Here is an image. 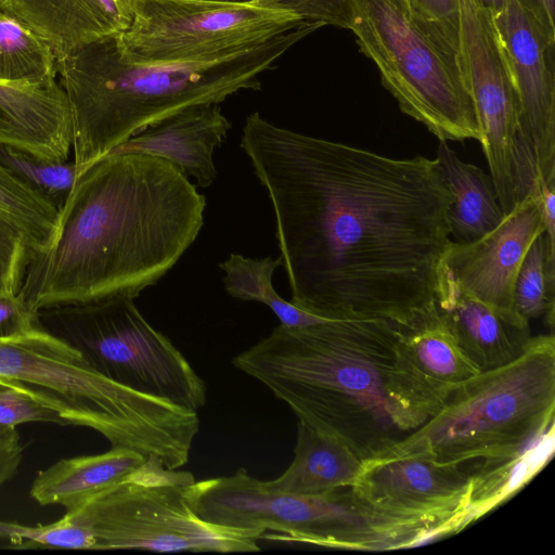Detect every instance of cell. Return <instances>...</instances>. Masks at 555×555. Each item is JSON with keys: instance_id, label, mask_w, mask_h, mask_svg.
Returning <instances> with one entry per match:
<instances>
[{"instance_id": "1", "label": "cell", "mask_w": 555, "mask_h": 555, "mask_svg": "<svg viewBox=\"0 0 555 555\" xmlns=\"http://www.w3.org/2000/svg\"><path fill=\"white\" fill-rule=\"evenodd\" d=\"M292 299L325 319L401 321L435 299L452 194L436 159L391 158L246 117Z\"/></svg>"}, {"instance_id": "2", "label": "cell", "mask_w": 555, "mask_h": 555, "mask_svg": "<svg viewBox=\"0 0 555 555\" xmlns=\"http://www.w3.org/2000/svg\"><path fill=\"white\" fill-rule=\"evenodd\" d=\"M206 198L170 162L111 152L76 176L50 244L31 256L18 298L56 306L137 298L196 240Z\"/></svg>"}, {"instance_id": "3", "label": "cell", "mask_w": 555, "mask_h": 555, "mask_svg": "<svg viewBox=\"0 0 555 555\" xmlns=\"http://www.w3.org/2000/svg\"><path fill=\"white\" fill-rule=\"evenodd\" d=\"M232 364L285 402L299 422L363 463L384 457L442 406L401 349L396 321L280 324Z\"/></svg>"}, {"instance_id": "4", "label": "cell", "mask_w": 555, "mask_h": 555, "mask_svg": "<svg viewBox=\"0 0 555 555\" xmlns=\"http://www.w3.org/2000/svg\"><path fill=\"white\" fill-rule=\"evenodd\" d=\"M320 23L296 28L255 48L211 60L141 63L128 59L119 34L56 59L66 95L77 175L147 127L188 107L219 104L258 90V76Z\"/></svg>"}, {"instance_id": "5", "label": "cell", "mask_w": 555, "mask_h": 555, "mask_svg": "<svg viewBox=\"0 0 555 555\" xmlns=\"http://www.w3.org/2000/svg\"><path fill=\"white\" fill-rule=\"evenodd\" d=\"M0 380L27 385L53 399L69 425L90 428L111 447L156 455L166 467L189 462L197 412L119 385L37 323L0 337Z\"/></svg>"}, {"instance_id": "6", "label": "cell", "mask_w": 555, "mask_h": 555, "mask_svg": "<svg viewBox=\"0 0 555 555\" xmlns=\"http://www.w3.org/2000/svg\"><path fill=\"white\" fill-rule=\"evenodd\" d=\"M555 423V339L531 337L514 361L479 372L385 456L415 454L446 465L514 452ZM384 456V457H385Z\"/></svg>"}, {"instance_id": "7", "label": "cell", "mask_w": 555, "mask_h": 555, "mask_svg": "<svg viewBox=\"0 0 555 555\" xmlns=\"http://www.w3.org/2000/svg\"><path fill=\"white\" fill-rule=\"evenodd\" d=\"M184 494L203 520L257 532L261 540L384 551L421 545L428 532L424 522L376 512L351 487L323 495L279 493L243 467L186 485Z\"/></svg>"}, {"instance_id": "8", "label": "cell", "mask_w": 555, "mask_h": 555, "mask_svg": "<svg viewBox=\"0 0 555 555\" xmlns=\"http://www.w3.org/2000/svg\"><path fill=\"white\" fill-rule=\"evenodd\" d=\"M351 31L400 109L439 142L480 140L459 55L406 0H353Z\"/></svg>"}, {"instance_id": "9", "label": "cell", "mask_w": 555, "mask_h": 555, "mask_svg": "<svg viewBox=\"0 0 555 555\" xmlns=\"http://www.w3.org/2000/svg\"><path fill=\"white\" fill-rule=\"evenodd\" d=\"M190 472L168 468L156 456L121 481L67 512L95 539V550H142L160 553L259 551L260 534L209 524L186 502Z\"/></svg>"}, {"instance_id": "10", "label": "cell", "mask_w": 555, "mask_h": 555, "mask_svg": "<svg viewBox=\"0 0 555 555\" xmlns=\"http://www.w3.org/2000/svg\"><path fill=\"white\" fill-rule=\"evenodd\" d=\"M36 323L119 385L195 412L206 403L205 382L143 318L133 298L44 308L36 313Z\"/></svg>"}, {"instance_id": "11", "label": "cell", "mask_w": 555, "mask_h": 555, "mask_svg": "<svg viewBox=\"0 0 555 555\" xmlns=\"http://www.w3.org/2000/svg\"><path fill=\"white\" fill-rule=\"evenodd\" d=\"M133 18L119 34L124 54L141 63L211 60L235 54L296 28L295 15L247 3L132 0Z\"/></svg>"}, {"instance_id": "12", "label": "cell", "mask_w": 555, "mask_h": 555, "mask_svg": "<svg viewBox=\"0 0 555 555\" xmlns=\"http://www.w3.org/2000/svg\"><path fill=\"white\" fill-rule=\"evenodd\" d=\"M459 59L473 98L482 152L504 214L517 203L514 152L519 131L518 102L494 22L476 0H459Z\"/></svg>"}, {"instance_id": "13", "label": "cell", "mask_w": 555, "mask_h": 555, "mask_svg": "<svg viewBox=\"0 0 555 555\" xmlns=\"http://www.w3.org/2000/svg\"><path fill=\"white\" fill-rule=\"evenodd\" d=\"M415 455H393L365 462L351 487L376 512L408 520L464 529L469 473Z\"/></svg>"}, {"instance_id": "14", "label": "cell", "mask_w": 555, "mask_h": 555, "mask_svg": "<svg viewBox=\"0 0 555 555\" xmlns=\"http://www.w3.org/2000/svg\"><path fill=\"white\" fill-rule=\"evenodd\" d=\"M494 22L518 102L520 137L532 150L541 180H555V39L509 0Z\"/></svg>"}, {"instance_id": "15", "label": "cell", "mask_w": 555, "mask_h": 555, "mask_svg": "<svg viewBox=\"0 0 555 555\" xmlns=\"http://www.w3.org/2000/svg\"><path fill=\"white\" fill-rule=\"evenodd\" d=\"M542 233L540 206L526 197L480 238L451 240L440 263L470 295L508 318L527 322L514 309V286L531 243Z\"/></svg>"}, {"instance_id": "16", "label": "cell", "mask_w": 555, "mask_h": 555, "mask_svg": "<svg viewBox=\"0 0 555 555\" xmlns=\"http://www.w3.org/2000/svg\"><path fill=\"white\" fill-rule=\"evenodd\" d=\"M435 302L460 348L480 372L514 361L531 339L529 323L508 318L470 295L441 263Z\"/></svg>"}, {"instance_id": "17", "label": "cell", "mask_w": 555, "mask_h": 555, "mask_svg": "<svg viewBox=\"0 0 555 555\" xmlns=\"http://www.w3.org/2000/svg\"><path fill=\"white\" fill-rule=\"evenodd\" d=\"M231 122L219 104H201L176 113L137 133L112 152H138L162 157L178 167L196 186L217 178L215 150L227 140Z\"/></svg>"}, {"instance_id": "18", "label": "cell", "mask_w": 555, "mask_h": 555, "mask_svg": "<svg viewBox=\"0 0 555 555\" xmlns=\"http://www.w3.org/2000/svg\"><path fill=\"white\" fill-rule=\"evenodd\" d=\"M72 144L69 107L60 82H0V145L64 160Z\"/></svg>"}, {"instance_id": "19", "label": "cell", "mask_w": 555, "mask_h": 555, "mask_svg": "<svg viewBox=\"0 0 555 555\" xmlns=\"http://www.w3.org/2000/svg\"><path fill=\"white\" fill-rule=\"evenodd\" d=\"M0 9L47 41L56 59L122 34L133 18L132 0H0Z\"/></svg>"}, {"instance_id": "20", "label": "cell", "mask_w": 555, "mask_h": 555, "mask_svg": "<svg viewBox=\"0 0 555 555\" xmlns=\"http://www.w3.org/2000/svg\"><path fill=\"white\" fill-rule=\"evenodd\" d=\"M396 324L404 356L442 404L455 388L480 372L460 348L435 299Z\"/></svg>"}, {"instance_id": "21", "label": "cell", "mask_w": 555, "mask_h": 555, "mask_svg": "<svg viewBox=\"0 0 555 555\" xmlns=\"http://www.w3.org/2000/svg\"><path fill=\"white\" fill-rule=\"evenodd\" d=\"M146 457L134 449L118 446L100 454L61 459L36 475L29 495L42 506L60 505L65 513L72 512L121 481Z\"/></svg>"}, {"instance_id": "22", "label": "cell", "mask_w": 555, "mask_h": 555, "mask_svg": "<svg viewBox=\"0 0 555 555\" xmlns=\"http://www.w3.org/2000/svg\"><path fill=\"white\" fill-rule=\"evenodd\" d=\"M363 465L344 443L298 421L293 462L280 477L262 482L273 492L323 495L352 487Z\"/></svg>"}, {"instance_id": "23", "label": "cell", "mask_w": 555, "mask_h": 555, "mask_svg": "<svg viewBox=\"0 0 555 555\" xmlns=\"http://www.w3.org/2000/svg\"><path fill=\"white\" fill-rule=\"evenodd\" d=\"M435 159L453 198L448 211L451 240L473 242L499 225L505 215L491 176L463 162L447 142H439Z\"/></svg>"}, {"instance_id": "24", "label": "cell", "mask_w": 555, "mask_h": 555, "mask_svg": "<svg viewBox=\"0 0 555 555\" xmlns=\"http://www.w3.org/2000/svg\"><path fill=\"white\" fill-rule=\"evenodd\" d=\"M554 449L555 423L518 450L481 460L469 473L464 527L524 488L550 462Z\"/></svg>"}, {"instance_id": "25", "label": "cell", "mask_w": 555, "mask_h": 555, "mask_svg": "<svg viewBox=\"0 0 555 555\" xmlns=\"http://www.w3.org/2000/svg\"><path fill=\"white\" fill-rule=\"evenodd\" d=\"M282 266L281 257L267 256L261 259L231 254L219 264L224 272L223 285L233 298L246 301H258L268 306L282 325L298 327L327 320L293 305L278 295L273 287L272 276Z\"/></svg>"}, {"instance_id": "26", "label": "cell", "mask_w": 555, "mask_h": 555, "mask_svg": "<svg viewBox=\"0 0 555 555\" xmlns=\"http://www.w3.org/2000/svg\"><path fill=\"white\" fill-rule=\"evenodd\" d=\"M50 44L20 20L0 11V82L48 85L57 81Z\"/></svg>"}, {"instance_id": "27", "label": "cell", "mask_w": 555, "mask_h": 555, "mask_svg": "<svg viewBox=\"0 0 555 555\" xmlns=\"http://www.w3.org/2000/svg\"><path fill=\"white\" fill-rule=\"evenodd\" d=\"M59 210L40 198L0 164V214L25 235L33 255L52 241Z\"/></svg>"}, {"instance_id": "28", "label": "cell", "mask_w": 555, "mask_h": 555, "mask_svg": "<svg viewBox=\"0 0 555 555\" xmlns=\"http://www.w3.org/2000/svg\"><path fill=\"white\" fill-rule=\"evenodd\" d=\"M0 164L57 210L70 193L77 176L74 159H48L10 145H0Z\"/></svg>"}, {"instance_id": "29", "label": "cell", "mask_w": 555, "mask_h": 555, "mask_svg": "<svg viewBox=\"0 0 555 555\" xmlns=\"http://www.w3.org/2000/svg\"><path fill=\"white\" fill-rule=\"evenodd\" d=\"M555 246L547 243L544 233L531 243L516 276L514 286V309L525 321L545 315L553 330L554 293L547 287L545 262L547 250Z\"/></svg>"}, {"instance_id": "30", "label": "cell", "mask_w": 555, "mask_h": 555, "mask_svg": "<svg viewBox=\"0 0 555 555\" xmlns=\"http://www.w3.org/2000/svg\"><path fill=\"white\" fill-rule=\"evenodd\" d=\"M0 539L23 547L95 550L92 532L66 513L48 525L25 526L0 520Z\"/></svg>"}, {"instance_id": "31", "label": "cell", "mask_w": 555, "mask_h": 555, "mask_svg": "<svg viewBox=\"0 0 555 555\" xmlns=\"http://www.w3.org/2000/svg\"><path fill=\"white\" fill-rule=\"evenodd\" d=\"M25 423L69 425L61 406L36 389L12 384L0 388V429Z\"/></svg>"}, {"instance_id": "32", "label": "cell", "mask_w": 555, "mask_h": 555, "mask_svg": "<svg viewBox=\"0 0 555 555\" xmlns=\"http://www.w3.org/2000/svg\"><path fill=\"white\" fill-rule=\"evenodd\" d=\"M31 256L23 232L0 214V293L17 295Z\"/></svg>"}, {"instance_id": "33", "label": "cell", "mask_w": 555, "mask_h": 555, "mask_svg": "<svg viewBox=\"0 0 555 555\" xmlns=\"http://www.w3.org/2000/svg\"><path fill=\"white\" fill-rule=\"evenodd\" d=\"M253 4L288 12L300 21L346 29H351L353 22V0H257Z\"/></svg>"}, {"instance_id": "34", "label": "cell", "mask_w": 555, "mask_h": 555, "mask_svg": "<svg viewBox=\"0 0 555 555\" xmlns=\"http://www.w3.org/2000/svg\"><path fill=\"white\" fill-rule=\"evenodd\" d=\"M412 11L459 55V0H406Z\"/></svg>"}, {"instance_id": "35", "label": "cell", "mask_w": 555, "mask_h": 555, "mask_svg": "<svg viewBox=\"0 0 555 555\" xmlns=\"http://www.w3.org/2000/svg\"><path fill=\"white\" fill-rule=\"evenodd\" d=\"M36 325L34 314L17 295L0 293V337L23 334Z\"/></svg>"}, {"instance_id": "36", "label": "cell", "mask_w": 555, "mask_h": 555, "mask_svg": "<svg viewBox=\"0 0 555 555\" xmlns=\"http://www.w3.org/2000/svg\"><path fill=\"white\" fill-rule=\"evenodd\" d=\"M24 449L16 427L0 429V487L17 473Z\"/></svg>"}, {"instance_id": "37", "label": "cell", "mask_w": 555, "mask_h": 555, "mask_svg": "<svg viewBox=\"0 0 555 555\" xmlns=\"http://www.w3.org/2000/svg\"><path fill=\"white\" fill-rule=\"evenodd\" d=\"M522 11L552 39H555V0H515Z\"/></svg>"}, {"instance_id": "38", "label": "cell", "mask_w": 555, "mask_h": 555, "mask_svg": "<svg viewBox=\"0 0 555 555\" xmlns=\"http://www.w3.org/2000/svg\"><path fill=\"white\" fill-rule=\"evenodd\" d=\"M479 4L490 10L494 15L504 10L509 0H476Z\"/></svg>"}, {"instance_id": "39", "label": "cell", "mask_w": 555, "mask_h": 555, "mask_svg": "<svg viewBox=\"0 0 555 555\" xmlns=\"http://www.w3.org/2000/svg\"><path fill=\"white\" fill-rule=\"evenodd\" d=\"M205 1H216V2H227V3H247L253 4L257 0H205Z\"/></svg>"}, {"instance_id": "40", "label": "cell", "mask_w": 555, "mask_h": 555, "mask_svg": "<svg viewBox=\"0 0 555 555\" xmlns=\"http://www.w3.org/2000/svg\"><path fill=\"white\" fill-rule=\"evenodd\" d=\"M12 384H17V383H9V382L0 380V388H1V387H4V386L12 385Z\"/></svg>"}, {"instance_id": "41", "label": "cell", "mask_w": 555, "mask_h": 555, "mask_svg": "<svg viewBox=\"0 0 555 555\" xmlns=\"http://www.w3.org/2000/svg\"><path fill=\"white\" fill-rule=\"evenodd\" d=\"M0 11H1V9H0Z\"/></svg>"}]
</instances>
